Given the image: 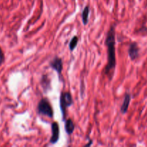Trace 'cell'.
<instances>
[{
    "instance_id": "1",
    "label": "cell",
    "mask_w": 147,
    "mask_h": 147,
    "mask_svg": "<svg viewBox=\"0 0 147 147\" xmlns=\"http://www.w3.org/2000/svg\"><path fill=\"white\" fill-rule=\"evenodd\" d=\"M106 45L108 49V64L106 65L105 72L107 75L112 73L115 70L116 65V32L115 27L112 25L107 32L106 38Z\"/></svg>"
},
{
    "instance_id": "11",
    "label": "cell",
    "mask_w": 147,
    "mask_h": 147,
    "mask_svg": "<svg viewBox=\"0 0 147 147\" xmlns=\"http://www.w3.org/2000/svg\"><path fill=\"white\" fill-rule=\"evenodd\" d=\"M4 61V53H3L2 50H1V48L0 47V66L3 64Z\"/></svg>"
},
{
    "instance_id": "8",
    "label": "cell",
    "mask_w": 147,
    "mask_h": 147,
    "mask_svg": "<svg viewBox=\"0 0 147 147\" xmlns=\"http://www.w3.org/2000/svg\"><path fill=\"white\" fill-rule=\"evenodd\" d=\"M65 128L66 132H67V134H68L69 135L72 134L73 133L75 129V125L71 119H67V120L66 121Z\"/></svg>"
},
{
    "instance_id": "7",
    "label": "cell",
    "mask_w": 147,
    "mask_h": 147,
    "mask_svg": "<svg viewBox=\"0 0 147 147\" xmlns=\"http://www.w3.org/2000/svg\"><path fill=\"white\" fill-rule=\"evenodd\" d=\"M131 95L129 93H126L125 95L124 99H123V102L121 105V112L123 114L126 113L127 112L128 109H129V104H130V101H131Z\"/></svg>"
},
{
    "instance_id": "5",
    "label": "cell",
    "mask_w": 147,
    "mask_h": 147,
    "mask_svg": "<svg viewBox=\"0 0 147 147\" xmlns=\"http://www.w3.org/2000/svg\"><path fill=\"white\" fill-rule=\"evenodd\" d=\"M129 55L131 60H135L139 55V47L136 42H132L130 44L129 48Z\"/></svg>"
},
{
    "instance_id": "9",
    "label": "cell",
    "mask_w": 147,
    "mask_h": 147,
    "mask_svg": "<svg viewBox=\"0 0 147 147\" xmlns=\"http://www.w3.org/2000/svg\"><path fill=\"white\" fill-rule=\"evenodd\" d=\"M89 12H90V9H89L88 6H86L82 12V20H83V23L84 25L87 24L88 22V17H89Z\"/></svg>"
},
{
    "instance_id": "6",
    "label": "cell",
    "mask_w": 147,
    "mask_h": 147,
    "mask_svg": "<svg viewBox=\"0 0 147 147\" xmlns=\"http://www.w3.org/2000/svg\"><path fill=\"white\" fill-rule=\"evenodd\" d=\"M51 68L57 71L58 74H60L63 70V60L58 57H55L50 63Z\"/></svg>"
},
{
    "instance_id": "10",
    "label": "cell",
    "mask_w": 147,
    "mask_h": 147,
    "mask_svg": "<svg viewBox=\"0 0 147 147\" xmlns=\"http://www.w3.org/2000/svg\"><path fill=\"white\" fill-rule=\"evenodd\" d=\"M78 38L77 36H74L72 38V40H70V44H69V48H70V51H73L76 48L78 45Z\"/></svg>"
},
{
    "instance_id": "2",
    "label": "cell",
    "mask_w": 147,
    "mask_h": 147,
    "mask_svg": "<svg viewBox=\"0 0 147 147\" xmlns=\"http://www.w3.org/2000/svg\"><path fill=\"white\" fill-rule=\"evenodd\" d=\"M73 104V97L70 92H63L61 93L60 98V105L61 108L62 114H63V119L65 118L66 109L69 106H72Z\"/></svg>"
},
{
    "instance_id": "3",
    "label": "cell",
    "mask_w": 147,
    "mask_h": 147,
    "mask_svg": "<svg viewBox=\"0 0 147 147\" xmlns=\"http://www.w3.org/2000/svg\"><path fill=\"white\" fill-rule=\"evenodd\" d=\"M37 111L40 114L44 115L49 118L53 117V110L50 102L47 98H42L39 102Z\"/></svg>"
},
{
    "instance_id": "4",
    "label": "cell",
    "mask_w": 147,
    "mask_h": 147,
    "mask_svg": "<svg viewBox=\"0 0 147 147\" xmlns=\"http://www.w3.org/2000/svg\"><path fill=\"white\" fill-rule=\"evenodd\" d=\"M52 136L50 139V143L55 144L57 143L60 136V128L59 124L57 122H53L52 124Z\"/></svg>"
}]
</instances>
